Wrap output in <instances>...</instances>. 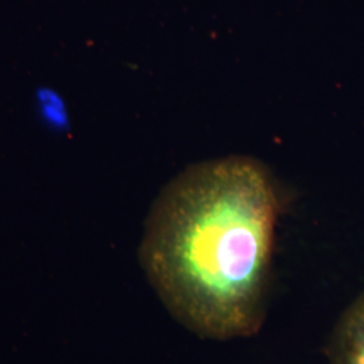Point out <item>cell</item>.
I'll return each instance as SVG.
<instances>
[{"label":"cell","mask_w":364,"mask_h":364,"mask_svg":"<svg viewBox=\"0 0 364 364\" xmlns=\"http://www.w3.org/2000/svg\"><path fill=\"white\" fill-rule=\"evenodd\" d=\"M278 198L258 162L185 170L156 200L141 259L173 316L203 338H246L263 321Z\"/></svg>","instance_id":"cell-1"},{"label":"cell","mask_w":364,"mask_h":364,"mask_svg":"<svg viewBox=\"0 0 364 364\" xmlns=\"http://www.w3.org/2000/svg\"><path fill=\"white\" fill-rule=\"evenodd\" d=\"M328 352L331 364H364V291L341 313Z\"/></svg>","instance_id":"cell-2"}]
</instances>
